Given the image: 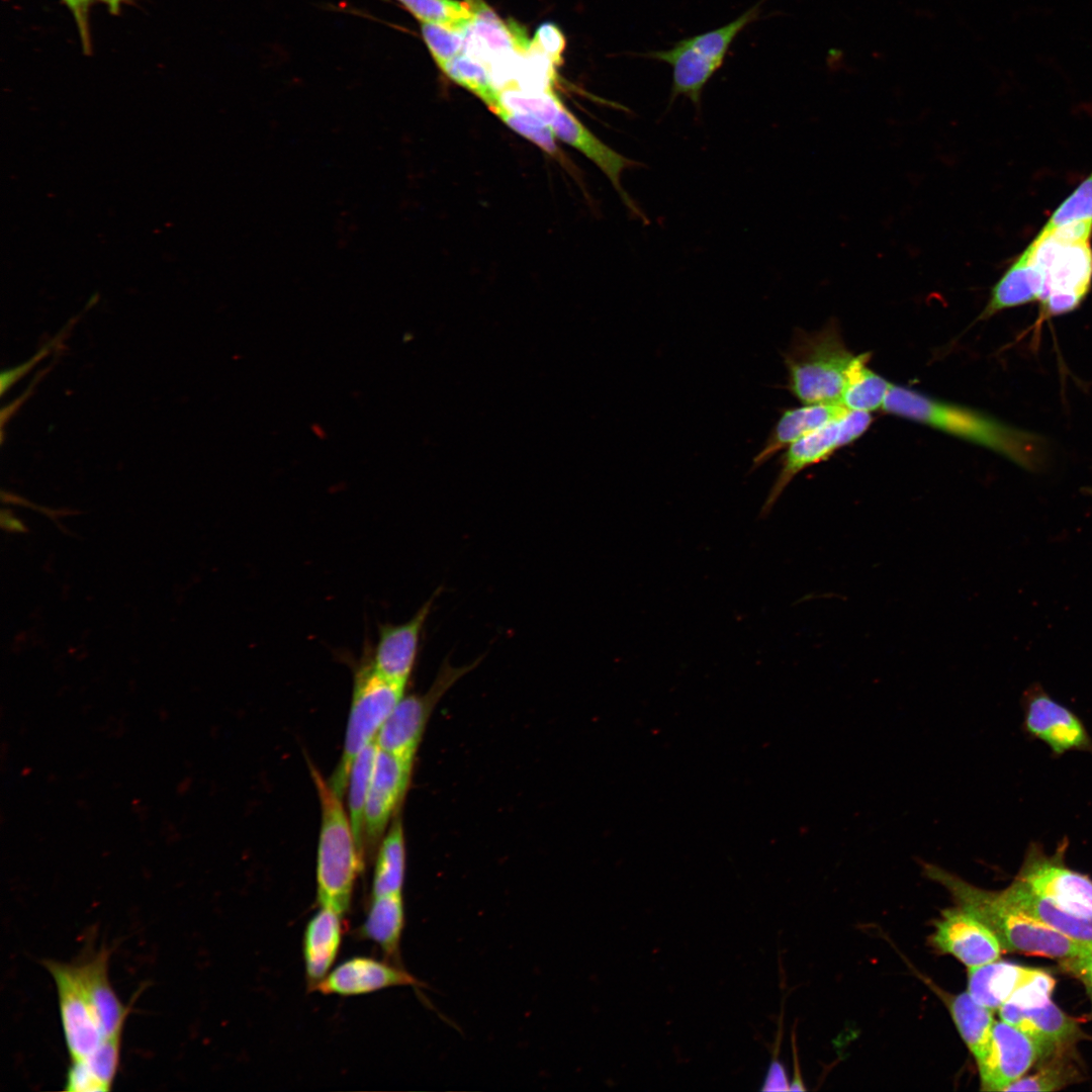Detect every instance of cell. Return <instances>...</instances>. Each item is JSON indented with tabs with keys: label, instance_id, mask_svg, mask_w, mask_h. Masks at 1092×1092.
Segmentation results:
<instances>
[{
	"label": "cell",
	"instance_id": "obj_33",
	"mask_svg": "<svg viewBox=\"0 0 1092 1092\" xmlns=\"http://www.w3.org/2000/svg\"><path fill=\"white\" fill-rule=\"evenodd\" d=\"M440 69L452 81L482 100L490 111L500 104V91L494 86L488 69L472 57L459 54Z\"/></svg>",
	"mask_w": 1092,
	"mask_h": 1092
},
{
	"label": "cell",
	"instance_id": "obj_19",
	"mask_svg": "<svg viewBox=\"0 0 1092 1092\" xmlns=\"http://www.w3.org/2000/svg\"><path fill=\"white\" fill-rule=\"evenodd\" d=\"M397 986L420 987L423 984L399 966L355 957L339 965L314 989L323 994L355 996Z\"/></svg>",
	"mask_w": 1092,
	"mask_h": 1092
},
{
	"label": "cell",
	"instance_id": "obj_46",
	"mask_svg": "<svg viewBox=\"0 0 1092 1092\" xmlns=\"http://www.w3.org/2000/svg\"><path fill=\"white\" fill-rule=\"evenodd\" d=\"M1 528L9 533H25L27 532L26 526L21 520L14 516V514L7 509L1 510L0 513Z\"/></svg>",
	"mask_w": 1092,
	"mask_h": 1092
},
{
	"label": "cell",
	"instance_id": "obj_7",
	"mask_svg": "<svg viewBox=\"0 0 1092 1092\" xmlns=\"http://www.w3.org/2000/svg\"><path fill=\"white\" fill-rule=\"evenodd\" d=\"M405 687L380 675L371 660L355 670L354 687L343 753L329 784L341 798L347 790L357 755L375 740L381 726L404 695Z\"/></svg>",
	"mask_w": 1092,
	"mask_h": 1092
},
{
	"label": "cell",
	"instance_id": "obj_44",
	"mask_svg": "<svg viewBox=\"0 0 1092 1092\" xmlns=\"http://www.w3.org/2000/svg\"><path fill=\"white\" fill-rule=\"evenodd\" d=\"M790 1089L785 1067L779 1059H771L765 1073L761 1091H787Z\"/></svg>",
	"mask_w": 1092,
	"mask_h": 1092
},
{
	"label": "cell",
	"instance_id": "obj_4",
	"mask_svg": "<svg viewBox=\"0 0 1092 1092\" xmlns=\"http://www.w3.org/2000/svg\"><path fill=\"white\" fill-rule=\"evenodd\" d=\"M321 804V830L316 857V897L321 907L344 915L351 904L354 885L364 867L342 798L310 764Z\"/></svg>",
	"mask_w": 1092,
	"mask_h": 1092
},
{
	"label": "cell",
	"instance_id": "obj_6",
	"mask_svg": "<svg viewBox=\"0 0 1092 1092\" xmlns=\"http://www.w3.org/2000/svg\"><path fill=\"white\" fill-rule=\"evenodd\" d=\"M765 1H758L721 27L680 39L668 50L639 54L643 58L666 63L672 68L669 104L678 96H685L700 112L704 87L721 68L736 36L750 23L759 19Z\"/></svg>",
	"mask_w": 1092,
	"mask_h": 1092
},
{
	"label": "cell",
	"instance_id": "obj_9",
	"mask_svg": "<svg viewBox=\"0 0 1092 1092\" xmlns=\"http://www.w3.org/2000/svg\"><path fill=\"white\" fill-rule=\"evenodd\" d=\"M1054 987L1055 980L1045 973L998 1009L1000 1018L1038 1043L1044 1057L1074 1044L1081 1036L1076 1021L1051 999Z\"/></svg>",
	"mask_w": 1092,
	"mask_h": 1092
},
{
	"label": "cell",
	"instance_id": "obj_13",
	"mask_svg": "<svg viewBox=\"0 0 1092 1092\" xmlns=\"http://www.w3.org/2000/svg\"><path fill=\"white\" fill-rule=\"evenodd\" d=\"M1022 706L1024 732L1045 743L1055 756L1075 750L1092 752V739L1082 720L1040 685L1033 684L1025 691Z\"/></svg>",
	"mask_w": 1092,
	"mask_h": 1092
},
{
	"label": "cell",
	"instance_id": "obj_34",
	"mask_svg": "<svg viewBox=\"0 0 1092 1092\" xmlns=\"http://www.w3.org/2000/svg\"><path fill=\"white\" fill-rule=\"evenodd\" d=\"M422 23H437L466 29L473 14L465 2L457 0H395Z\"/></svg>",
	"mask_w": 1092,
	"mask_h": 1092
},
{
	"label": "cell",
	"instance_id": "obj_41",
	"mask_svg": "<svg viewBox=\"0 0 1092 1092\" xmlns=\"http://www.w3.org/2000/svg\"><path fill=\"white\" fill-rule=\"evenodd\" d=\"M66 1091L105 1092L104 1086L95 1078L82 1061H71L65 1080Z\"/></svg>",
	"mask_w": 1092,
	"mask_h": 1092
},
{
	"label": "cell",
	"instance_id": "obj_20",
	"mask_svg": "<svg viewBox=\"0 0 1092 1092\" xmlns=\"http://www.w3.org/2000/svg\"><path fill=\"white\" fill-rule=\"evenodd\" d=\"M1001 898L1012 908L1074 940L1092 944V916L1079 915L1032 891L1017 877Z\"/></svg>",
	"mask_w": 1092,
	"mask_h": 1092
},
{
	"label": "cell",
	"instance_id": "obj_42",
	"mask_svg": "<svg viewBox=\"0 0 1092 1092\" xmlns=\"http://www.w3.org/2000/svg\"><path fill=\"white\" fill-rule=\"evenodd\" d=\"M54 342L55 341L50 342L41 347L31 358L22 364L2 371L0 378V393L2 396L15 382L28 373L37 362L51 352L52 347H54Z\"/></svg>",
	"mask_w": 1092,
	"mask_h": 1092
},
{
	"label": "cell",
	"instance_id": "obj_24",
	"mask_svg": "<svg viewBox=\"0 0 1092 1092\" xmlns=\"http://www.w3.org/2000/svg\"><path fill=\"white\" fill-rule=\"evenodd\" d=\"M109 951L101 949L85 963H80L81 978L103 1035L122 1033L130 1008L123 1005L108 978Z\"/></svg>",
	"mask_w": 1092,
	"mask_h": 1092
},
{
	"label": "cell",
	"instance_id": "obj_26",
	"mask_svg": "<svg viewBox=\"0 0 1092 1092\" xmlns=\"http://www.w3.org/2000/svg\"><path fill=\"white\" fill-rule=\"evenodd\" d=\"M342 914L321 907L309 920L303 936V957L309 987L315 986L328 975L336 960L342 940Z\"/></svg>",
	"mask_w": 1092,
	"mask_h": 1092
},
{
	"label": "cell",
	"instance_id": "obj_1",
	"mask_svg": "<svg viewBox=\"0 0 1092 1092\" xmlns=\"http://www.w3.org/2000/svg\"><path fill=\"white\" fill-rule=\"evenodd\" d=\"M924 875L942 885L958 905L985 924L1002 950L1066 960L1092 951V944L1074 940L1008 905L999 892L978 888L951 873L925 863Z\"/></svg>",
	"mask_w": 1092,
	"mask_h": 1092
},
{
	"label": "cell",
	"instance_id": "obj_12",
	"mask_svg": "<svg viewBox=\"0 0 1092 1092\" xmlns=\"http://www.w3.org/2000/svg\"><path fill=\"white\" fill-rule=\"evenodd\" d=\"M42 965L56 984L60 1017L71 1061L84 1059L99 1046L105 1036L87 996L79 964L46 960Z\"/></svg>",
	"mask_w": 1092,
	"mask_h": 1092
},
{
	"label": "cell",
	"instance_id": "obj_40",
	"mask_svg": "<svg viewBox=\"0 0 1092 1092\" xmlns=\"http://www.w3.org/2000/svg\"><path fill=\"white\" fill-rule=\"evenodd\" d=\"M531 46L544 54L557 67L562 62L566 40L555 23L544 22L536 29Z\"/></svg>",
	"mask_w": 1092,
	"mask_h": 1092
},
{
	"label": "cell",
	"instance_id": "obj_32",
	"mask_svg": "<svg viewBox=\"0 0 1092 1092\" xmlns=\"http://www.w3.org/2000/svg\"><path fill=\"white\" fill-rule=\"evenodd\" d=\"M1073 1044L1057 1050L1036 1063V1070L1012 1083L1006 1091H1056L1077 1082L1080 1070L1073 1056Z\"/></svg>",
	"mask_w": 1092,
	"mask_h": 1092
},
{
	"label": "cell",
	"instance_id": "obj_25",
	"mask_svg": "<svg viewBox=\"0 0 1092 1092\" xmlns=\"http://www.w3.org/2000/svg\"><path fill=\"white\" fill-rule=\"evenodd\" d=\"M1042 287L1040 269L1023 250L993 285L979 320H987L1002 310L1038 300Z\"/></svg>",
	"mask_w": 1092,
	"mask_h": 1092
},
{
	"label": "cell",
	"instance_id": "obj_5",
	"mask_svg": "<svg viewBox=\"0 0 1092 1092\" xmlns=\"http://www.w3.org/2000/svg\"><path fill=\"white\" fill-rule=\"evenodd\" d=\"M854 356L836 324L797 331L784 354L787 388L803 403H840Z\"/></svg>",
	"mask_w": 1092,
	"mask_h": 1092
},
{
	"label": "cell",
	"instance_id": "obj_16",
	"mask_svg": "<svg viewBox=\"0 0 1092 1092\" xmlns=\"http://www.w3.org/2000/svg\"><path fill=\"white\" fill-rule=\"evenodd\" d=\"M414 760L378 748L365 808V845L373 847L383 834L407 790Z\"/></svg>",
	"mask_w": 1092,
	"mask_h": 1092
},
{
	"label": "cell",
	"instance_id": "obj_49",
	"mask_svg": "<svg viewBox=\"0 0 1092 1092\" xmlns=\"http://www.w3.org/2000/svg\"><path fill=\"white\" fill-rule=\"evenodd\" d=\"M1088 990H1089V993H1090L1091 999H1092V987H1088Z\"/></svg>",
	"mask_w": 1092,
	"mask_h": 1092
},
{
	"label": "cell",
	"instance_id": "obj_18",
	"mask_svg": "<svg viewBox=\"0 0 1092 1092\" xmlns=\"http://www.w3.org/2000/svg\"><path fill=\"white\" fill-rule=\"evenodd\" d=\"M551 127L556 139L580 152L607 176L631 214L646 223L645 215L621 184V175L624 171L641 167L642 164L621 155L605 144L565 106L558 112Z\"/></svg>",
	"mask_w": 1092,
	"mask_h": 1092
},
{
	"label": "cell",
	"instance_id": "obj_36",
	"mask_svg": "<svg viewBox=\"0 0 1092 1092\" xmlns=\"http://www.w3.org/2000/svg\"><path fill=\"white\" fill-rule=\"evenodd\" d=\"M492 112L513 131L533 143L549 156L558 160L562 158L551 125L534 116L510 110L502 104Z\"/></svg>",
	"mask_w": 1092,
	"mask_h": 1092
},
{
	"label": "cell",
	"instance_id": "obj_23",
	"mask_svg": "<svg viewBox=\"0 0 1092 1092\" xmlns=\"http://www.w3.org/2000/svg\"><path fill=\"white\" fill-rule=\"evenodd\" d=\"M531 48L524 27L516 21H504L496 13L476 17L465 29L464 54L486 68L510 53H526Z\"/></svg>",
	"mask_w": 1092,
	"mask_h": 1092
},
{
	"label": "cell",
	"instance_id": "obj_30",
	"mask_svg": "<svg viewBox=\"0 0 1092 1092\" xmlns=\"http://www.w3.org/2000/svg\"><path fill=\"white\" fill-rule=\"evenodd\" d=\"M405 845L400 820H395L381 842L375 863L372 896L402 894Z\"/></svg>",
	"mask_w": 1092,
	"mask_h": 1092
},
{
	"label": "cell",
	"instance_id": "obj_3",
	"mask_svg": "<svg viewBox=\"0 0 1092 1092\" xmlns=\"http://www.w3.org/2000/svg\"><path fill=\"white\" fill-rule=\"evenodd\" d=\"M1092 229L1073 223L1038 234L1024 249L1040 269L1043 287L1038 301L1043 317L1076 309L1092 285Z\"/></svg>",
	"mask_w": 1092,
	"mask_h": 1092
},
{
	"label": "cell",
	"instance_id": "obj_22",
	"mask_svg": "<svg viewBox=\"0 0 1092 1092\" xmlns=\"http://www.w3.org/2000/svg\"><path fill=\"white\" fill-rule=\"evenodd\" d=\"M1044 974L1038 969L994 961L969 968L968 992L994 1011Z\"/></svg>",
	"mask_w": 1092,
	"mask_h": 1092
},
{
	"label": "cell",
	"instance_id": "obj_38",
	"mask_svg": "<svg viewBox=\"0 0 1092 1092\" xmlns=\"http://www.w3.org/2000/svg\"><path fill=\"white\" fill-rule=\"evenodd\" d=\"M421 31L430 54L439 67L463 52L465 29H455L437 23H422Z\"/></svg>",
	"mask_w": 1092,
	"mask_h": 1092
},
{
	"label": "cell",
	"instance_id": "obj_21",
	"mask_svg": "<svg viewBox=\"0 0 1092 1092\" xmlns=\"http://www.w3.org/2000/svg\"><path fill=\"white\" fill-rule=\"evenodd\" d=\"M848 412L841 403H804L785 410L752 460L757 469L780 451Z\"/></svg>",
	"mask_w": 1092,
	"mask_h": 1092
},
{
	"label": "cell",
	"instance_id": "obj_11",
	"mask_svg": "<svg viewBox=\"0 0 1092 1092\" xmlns=\"http://www.w3.org/2000/svg\"><path fill=\"white\" fill-rule=\"evenodd\" d=\"M1068 839L1061 840L1054 854L1031 842L1016 876L1039 896L1071 912L1092 916V880L1065 863Z\"/></svg>",
	"mask_w": 1092,
	"mask_h": 1092
},
{
	"label": "cell",
	"instance_id": "obj_47",
	"mask_svg": "<svg viewBox=\"0 0 1092 1092\" xmlns=\"http://www.w3.org/2000/svg\"><path fill=\"white\" fill-rule=\"evenodd\" d=\"M795 1043H796L795 1042V1037L793 1036L792 1046H793V1055H794V1063H795V1066H794L795 1067V1074H794V1078H793L792 1082L790 1083V1089L789 1090H802V1091H804L805 1087H804V1083H803L801 1073H800V1070H799L797 1050H796V1044Z\"/></svg>",
	"mask_w": 1092,
	"mask_h": 1092
},
{
	"label": "cell",
	"instance_id": "obj_8",
	"mask_svg": "<svg viewBox=\"0 0 1092 1092\" xmlns=\"http://www.w3.org/2000/svg\"><path fill=\"white\" fill-rule=\"evenodd\" d=\"M483 656L469 664L454 666L446 658L437 675L423 694L403 696L376 735L379 749L414 760L430 715L441 698L463 676L474 669Z\"/></svg>",
	"mask_w": 1092,
	"mask_h": 1092
},
{
	"label": "cell",
	"instance_id": "obj_14",
	"mask_svg": "<svg viewBox=\"0 0 1092 1092\" xmlns=\"http://www.w3.org/2000/svg\"><path fill=\"white\" fill-rule=\"evenodd\" d=\"M1043 1057L1039 1044L1023 1031L1003 1020L996 1021L988 1052L977 1063L981 1090L1006 1091Z\"/></svg>",
	"mask_w": 1092,
	"mask_h": 1092
},
{
	"label": "cell",
	"instance_id": "obj_48",
	"mask_svg": "<svg viewBox=\"0 0 1092 1092\" xmlns=\"http://www.w3.org/2000/svg\"><path fill=\"white\" fill-rule=\"evenodd\" d=\"M108 7V10L112 14H118L123 4L129 3L131 0H97Z\"/></svg>",
	"mask_w": 1092,
	"mask_h": 1092
},
{
	"label": "cell",
	"instance_id": "obj_39",
	"mask_svg": "<svg viewBox=\"0 0 1092 1092\" xmlns=\"http://www.w3.org/2000/svg\"><path fill=\"white\" fill-rule=\"evenodd\" d=\"M121 1037L122 1033L106 1037L88 1057L79 1060L85 1064L106 1091L111 1090L119 1068Z\"/></svg>",
	"mask_w": 1092,
	"mask_h": 1092
},
{
	"label": "cell",
	"instance_id": "obj_2",
	"mask_svg": "<svg viewBox=\"0 0 1092 1092\" xmlns=\"http://www.w3.org/2000/svg\"><path fill=\"white\" fill-rule=\"evenodd\" d=\"M883 410L890 415L991 449L1021 466L1034 468L1038 462L1032 451L1034 442L1027 438V434L972 407L893 384Z\"/></svg>",
	"mask_w": 1092,
	"mask_h": 1092
},
{
	"label": "cell",
	"instance_id": "obj_15",
	"mask_svg": "<svg viewBox=\"0 0 1092 1092\" xmlns=\"http://www.w3.org/2000/svg\"><path fill=\"white\" fill-rule=\"evenodd\" d=\"M440 593L441 587L404 623L379 625L370 660L380 675L406 686L417 661L423 629Z\"/></svg>",
	"mask_w": 1092,
	"mask_h": 1092
},
{
	"label": "cell",
	"instance_id": "obj_31",
	"mask_svg": "<svg viewBox=\"0 0 1092 1092\" xmlns=\"http://www.w3.org/2000/svg\"><path fill=\"white\" fill-rule=\"evenodd\" d=\"M378 747L375 740L355 758L348 780V817L360 855H365V808Z\"/></svg>",
	"mask_w": 1092,
	"mask_h": 1092
},
{
	"label": "cell",
	"instance_id": "obj_17",
	"mask_svg": "<svg viewBox=\"0 0 1092 1092\" xmlns=\"http://www.w3.org/2000/svg\"><path fill=\"white\" fill-rule=\"evenodd\" d=\"M931 941L940 951L956 957L968 968L997 961L1002 948L994 933L966 910L942 911Z\"/></svg>",
	"mask_w": 1092,
	"mask_h": 1092
},
{
	"label": "cell",
	"instance_id": "obj_28",
	"mask_svg": "<svg viewBox=\"0 0 1092 1092\" xmlns=\"http://www.w3.org/2000/svg\"><path fill=\"white\" fill-rule=\"evenodd\" d=\"M871 354L855 355L847 371L840 403L848 411L872 413L883 408L893 385L869 368Z\"/></svg>",
	"mask_w": 1092,
	"mask_h": 1092
},
{
	"label": "cell",
	"instance_id": "obj_10",
	"mask_svg": "<svg viewBox=\"0 0 1092 1092\" xmlns=\"http://www.w3.org/2000/svg\"><path fill=\"white\" fill-rule=\"evenodd\" d=\"M870 413L848 411L816 431L790 445L782 455L780 470L760 510L766 517L791 481L803 470L830 458L837 450L853 443L870 428Z\"/></svg>",
	"mask_w": 1092,
	"mask_h": 1092
},
{
	"label": "cell",
	"instance_id": "obj_45",
	"mask_svg": "<svg viewBox=\"0 0 1092 1092\" xmlns=\"http://www.w3.org/2000/svg\"><path fill=\"white\" fill-rule=\"evenodd\" d=\"M1063 968L1092 987V951L1080 957L1062 960Z\"/></svg>",
	"mask_w": 1092,
	"mask_h": 1092
},
{
	"label": "cell",
	"instance_id": "obj_37",
	"mask_svg": "<svg viewBox=\"0 0 1092 1092\" xmlns=\"http://www.w3.org/2000/svg\"><path fill=\"white\" fill-rule=\"evenodd\" d=\"M1076 222L1092 223V172L1055 209L1038 234Z\"/></svg>",
	"mask_w": 1092,
	"mask_h": 1092
},
{
	"label": "cell",
	"instance_id": "obj_35",
	"mask_svg": "<svg viewBox=\"0 0 1092 1092\" xmlns=\"http://www.w3.org/2000/svg\"><path fill=\"white\" fill-rule=\"evenodd\" d=\"M499 101L510 110L534 116L549 125L564 106L552 90H527L518 87L500 90Z\"/></svg>",
	"mask_w": 1092,
	"mask_h": 1092
},
{
	"label": "cell",
	"instance_id": "obj_27",
	"mask_svg": "<svg viewBox=\"0 0 1092 1092\" xmlns=\"http://www.w3.org/2000/svg\"><path fill=\"white\" fill-rule=\"evenodd\" d=\"M405 924L402 894L373 896L362 932L377 943L382 951L396 960Z\"/></svg>",
	"mask_w": 1092,
	"mask_h": 1092
},
{
	"label": "cell",
	"instance_id": "obj_29",
	"mask_svg": "<svg viewBox=\"0 0 1092 1092\" xmlns=\"http://www.w3.org/2000/svg\"><path fill=\"white\" fill-rule=\"evenodd\" d=\"M947 1005L963 1040L980 1062L990 1046L996 1022L993 1010L977 1002L968 991L950 997Z\"/></svg>",
	"mask_w": 1092,
	"mask_h": 1092
},
{
	"label": "cell",
	"instance_id": "obj_43",
	"mask_svg": "<svg viewBox=\"0 0 1092 1092\" xmlns=\"http://www.w3.org/2000/svg\"><path fill=\"white\" fill-rule=\"evenodd\" d=\"M92 0H63L67 7L72 12L82 43L83 52L89 55L91 52V40L89 32V6Z\"/></svg>",
	"mask_w": 1092,
	"mask_h": 1092
}]
</instances>
